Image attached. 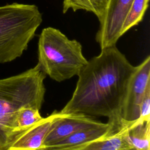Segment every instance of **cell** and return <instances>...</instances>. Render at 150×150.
Wrapping results in <instances>:
<instances>
[{
    "mask_svg": "<svg viewBox=\"0 0 150 150\" xmlns=\"http://www.w3.org/2000/svg\"><path fill=\"white\" fill-rule=\"evenodd\" d=\"M108 0H63V13L72 9L74 12L83 10L93 13L99 22L103 19L105 13Z\"/></svg>",
    "mask_w": 150,
    "mask_h": 150,
    "instance_id": "12",
    "label": "cell"
},
{
    "mask_svg": "<svg viewBox=\"0 0 150 150\" xmlns=\"http://www.w3.org/2000/svg\"><path fill=\"white\" fill-rule=\"evenodd\" d=\"M87 62L79 42L69 39L52 27L42 30L38 41V64L52 79L62 82L77 76Z\"/></svg>",
    "mask_w": 150,
    "mask_h": 150,
    "instance_id": "3",
    "label": "cell"
},
{
    "mask_svg": "<svg viewBox=\"0 0 150 150\" xmlns=\"http://www.w3.org/2000/svg\"><path fill=\"white\" fill-rule=\"evenodd\" d=\"M42 21L35 5L13 2L0 6V63L21 57Z\"/></svg>",
    "mask_w": 150,
    "mask_h": 150,
    "instance_id": "4",
    "label": "cell"
},
{
    "mask_svg": "<svg viewBox=\"0 0 150 150\" xmlns=\"http://www.w3.org/2000/svg\"><path fill=\"white\" fill-rule=\"evenodd\" d=\"M131 122L127 123L114 134L73 148L63 150H133L127 134L128 126Z\"/></svg>",
    "mask_w": 150,
    "mask_h": 150,
    "instance_id": "10",
    "label": "cell"
},
{
    "mask_svg": "<svg viewBox=\"0 0 150 150\" xmlns=\"http://www.w3.org/2000/svg\"><path fill=\"white\" fill-rule=\"evenodd\" d=\"M137 120L141 122L150 121V86L147 88L140 103Z\"/></svg>",
    "mask_w": 150,
    "mask_h": 150,
    "instance_id": "15",
    "label": "cell"
},
{
    "mask_svg": "<svg viewBox=\"0 0 150 150\" xmlns=\"http://www.w3.org/2000/svg\"><path fill=\"white\" fill-rule=\"evenodd\" d=\"M149 0H133L124 19L121 35L142 21L148 6Z\"/></svg>",
    "mask_w": 150,
    "mask_h": 150,
    "instance_id": "14",
    "label": "cell"
},
{
    "mask_svg": "<svg viewBox=\"0 0 150 150\" xmlns=\"http://www.w3.org/2000/svg\"><path fill=\"white\" fill-rule=\"evenodd\" d=\"M46 76L37 64L18 75L0 79V150H9L18 138L13 129L16 112L26 106L41 108Z\"/></svg>",
    "mask_w": 150,
    "mask_h": 150,
    "instance_id": "2",
    "label": "cell"
},
{
    "mask_svg": "<svg viewBox=\"0 0 150 150\" xmlns=\"http://www.w3.org/2000/svg\"><path fill=\"white\" fill-rule=\"evenodd\" d=\"M127 134L133 150H150V121H132L128 126Z\"/></svg>",
    "mask_w": 150,
    "mask_h": 150,
    "instance_id": "11",
    "label": "cell"
},
{
    "mask_svg": "<svg viewBox=\"0 0 150 150\" xmlns=\"http://www.w3.org/2000/svg\"><path fill=\"white\" fill-rule=\"evenodd\" d=\"M61 114L60 111L55 110L43 118L21 135L9 150H46L45 139L53 122Z\"/></svg>",
    "mask_w": 150,
    "mask_h": 150,
    "instance_id": "8",
    "label": "cell"
},
{
    "mask_svg": "<svg viewBox=\"0 0 150 150\" xmlns=\"http://www.w3.org/2000/svg\"><path fill=\"white\" fill-rule=\"evenodd\" d=\"M107 122L105 126L81 130L48 146L46 150H63L73 148L88 142L114 134Z\"/></svg>",
    "mask_w": 150,
    "mask_h": 150,
    "instance_id": "9",
    "label": "cell"
},
{
    "mask_svg": "<svg viewBox=\"0 0 150 150\" xmlns=\"http://www.w3.org/2000/svg\"><path fill=\"white\" fill-rule=\"evenodd\" d=\"M62 113V112H61ZM107 123L96 121L91 117L81 114H63L53 122L45 139L46 148L77 131L105 126Z\"/></svg>",
    "mask_w": 150,
    "mask_h": 150,
    "instance_id": "7",
    "label": "cell"
},
{
    "mask_svg": "<svg viewBox=\"0 0 150 150\" xmlns=\"http://www.w3.org/2000/svg\"><path fill=\"white\" fill-rule=\"evenodd\" d=\"M133 0H108L100 22L96 40L101 49L115 46L121 35V28Z\"/></svg>",
    "mask_w": 150,
    "mask_h": 150,
    "instance_id": "5",
    "label": "cell"
},
{
    "mask_svg": "<svg viewBox=\"0 0 150 150\" xmlns=\"http://www.w3.org/2000/svg\"><path fill=\"white\" fill-rule=\"evenodd\" d=\"M101 50L77 75L72 97L60 112L106 117L112 131L117 132L129 122L122 118L121 110L136 66L116 45Z\"/></svg>",
    "mask_w": 150,
    "mask_h": 150,
    "instance_id": "1",
    "label": "cell"
},
{
    "mask_svg": "<svg viewBox=\"0 0 150 150\" xmlns=\"http://www.w3.org/2000/svg\"><path fill=\"white\" fill-rule=\"evenodd\" d=\"M43 118L39 113V109L29 106L22 107L16 114L13 122L14 132L19 138L25 131Z\"/></svg>",
    "mask_w": 150,
    "mask_h": 150,
    "instance_id": "13",
    "label": "cell"
},
{
    "mask_svg": "<svg viewBox=\"0 0 150 150\" xmlns=\"http://www.w3.org/2000/svg\"><path fill=\"white\" fill-rule=\"evenodd\" d=\"M150 86V56L138 66L130 80L121 110L124 121L131 122L139 117V108L147 88Z\"/></svg>",
    "mask_w": 150,
    "mask_h": 150,
    "instance_id": "6",
    "label": "cell"
}]
</instances>
